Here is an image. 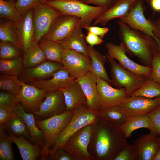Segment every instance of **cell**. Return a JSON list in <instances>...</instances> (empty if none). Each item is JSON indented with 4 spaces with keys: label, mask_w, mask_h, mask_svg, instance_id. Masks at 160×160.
<instances>
[{
    "label": "cell",
    "mask_w": 160,
    "mask_h": 160,
    "mask_svg": "<svg viewBox=\"0 0 160 160\" xmlns=\"http://www.w3.org/2000/svg\"><path fill=\"white\" fill-rule=\"evenodd\" d=\"M120 127L127 138L129 137L135 130L141 128H151V124L148 114L129 116L126 121Z\"/></svg>",
    "instance_id": "29"
},
{
    "label": "cell",
    "mask_w": 160,
    "mask_h": 160,
    "mask_svg": "<svg viewBox=\"0 0 160 160\" xmlns=\"http://www.w3.org/2000/svg\"><path fill=\"white\" fill-rule=\"evenodd\" d=\"M144 9L141 1L138 0L129 13L125 16L119 18V20L130 28L153 37L160 48V40L156 38L153 33L155 28L154 22L146 19L144 15Z\"/></svg>",
    "instance_id": "11"
},
{
    "label": "cell",
    "mask_w": 160,
    "mask_h": 160,
    "mask_svg": "<svg viewBox=\"0 0 160 160\" xmlns=\"http://www.w3.org/2000/svg\"><path fill=\"white\" fill-rule=\"evenodd\" d=\"M81 1L87 4H92L97 6L104 7L108 9L111 7L114 0H81Z\"/></svg>",
    "instance_id": "49"
},
{
    "label": "cell",
    "mask_w": 160,
    "mask_h": 160,
    "mask_svg": "<svg viewBox=\"0 0 160 160\" xmlns=\"http://www.w3.org/2000/svg\"><path fill=\"white\" fill-rule=\"evenodd\" d=\"M59 11L62 15H69L80 19V24L82 28L90 25L107 8L92 6L81 1L50 0L44 3Z\"/></svg>",
    "instance_id": "3"
},
{
    "label": "cell",
    "mask_w": 160,
    "mask_h": 160,
    "mask_svg": "<svg viewBox=\"0 0 160 160\" xmlns=\"http://www.w3.org/2000/svg\"><path fill=\"white\" fill-rule=\"evenodd\" d=\"M99 116L104 120L119 127L126 121L129 117L121 111L119 106L100 110Z\"/></svg>",
    "instance_id": "32"
},
{
    "label": "cell",
    "mask_w": 160,
    "mask_h": 160,
    "mask_svg": "<svg viewBox=\"0 0 160 160\" xmlns=\"http://www.w3.org/2000/svg\"><path fill=\"white\" fill-rule=\"evenodd\" d=\"M39 42L47 60L61 63L63 48L60 43L43 38Z\"/></svg>",
    "instance_id": "31"
},
{
    "label": "cell",
    "mask_w": 160,
    "mask_h": 160,
    "mask_svg": "<svg viewBox=\"0 0 160 160\" xmlns=\"http://www.w3.org/2000/svg\"><path fill=\"white\" fill-rule=\"evenodd\" d=\"M15 112L23 119L31 140L42 148L44 144V135L36 124L34 114L25 112L20 104L15 108Z\"/></svg>",
    "instance_id": "24"
},
{
    "label": "cell",
    "mask_w": 160,
    "mask_h": 160,
    "mask_svg": "<svg viewBox=\"0 0 160 160\" xmlns=\"http://www.w3.org/2000/svg\"><path fill=\"white\" fill-rule=\"evenodd\" d=\"M138 0H118L111 7L99 16L92 25L104 26L110 20L126 16L135 6Z\"/></svg>",
    "instance_id": "20"
},
{
    "label": "cell",
    "mask_w": 160,
    "mask_h": 160,
    "mask_svg": "<svg viewBox=\"0 0 160 160\" xmlns=\"http://www.w3.org/2000/svg\"><path fill=\"white\" fill-rule=\"evenodd\" d=\"M20 103L16 95L1 90L0 92V106L12 112Z\"/></svg>",
    "instance_id": "40"
},
{
    "label": "cell",
    "mask_w": 160,
    "mask_h": 160,
    "mask_svg": "<svg viewBox=\"0 0 160 160\" xmlns=\"http://www.w3.org/2000/svg\"><path fill=\"white\" fill-rule=\"evenodd\" d=\"M47 93L42 89L23 81L22 88L16 96L25 111L34 114L39 110Z\"/></svg>",
    "instance_id": "15"
},
{
    "label": "cell",
    "mask_w": 160,
    "mask_h": 160,
    "mask_svg": "<svg viewBox=\"0 0 160 160\" xmlns=\"http://www.w3.org/2000/svg\"><path fill=\"white\" fill-rule=\"evenodd\" d=\"M105 46L108 50L107 55L117 60L122 67L139 76L150 78L151 67L138 64L130 59L127 56L125 48L121 42L117 45L108 42L105 44Z\"/></svg>",
    "instance_id": "10"
},
{
    "label": "cell",
    "mask_w": 160,
    "mask_h": 160,
    "mask_svg": "<svg viewBox=\"0 0 160 160\" xmlns=\"http://www.w3.org/2000/svg\"><path fill=\"white\" fill-rule=\"evenodd\" d=\"M74 110L66 111L43 120L35 119L37 126L44 135V144L41 148V160H45L48 156L56 137L67 126L73 114Z\"/></svg>",
    "instance_id": "5"
},
{
    "label": "cell",
    "mask_w": 160,
    "mask_h": 160,
    "mask_svg": "<svg viewBox=\"0 0 160 160\" xmlns=\"http://www.w3.org/2000/svg\"><path fill=\"white\" fill-rule=\"evenodd\" d=\"M148 114L151 124L150 133L157 136H160V106Z\"/></svg>",
    "instance_id": "42"
},
{
    "label": "cell",
    "mask_w": 160,
    "mask_h": 160,
    "mask_svg": "<svg viewBox=\"0 0 160 160\" xmlns=\"http://www.w3.org/2000/svg\"><path fill=\"white\" fill-rule=\"evenodd\" d=\"M41 3V0H16L15 6L22 15Z\"/></svg>",
    "instance_id": "44"
},
{
    "label": "cell",
    "mask_w": 160,
    "mask_h": 160,
    "mask_svg": "<svg viewBox=\"0 0 160 160\" xmlns=\"http://www.w3.org/2000/svg\"><path fill=\"white\" fill-rule=\"evenodd\" d=\"M96 78L100 98V110L120 106L127 97L125 89L113 88L107 81L102 78L97 76H96Z\"/></svg>",
    "instance_id": "14"
},
{
    "label": "cell",
    "mask_w": 160,
    "mask_h": 160,
    "mask_svg": "<svg viewBox=\"0 0 160 160\" xmlns=\"http://www.w3.org/2000/svg\"><path fill=\"white\" fill-rule=\"evenodd\" d=\"M84 28L87 32H90L102 38L109 31L108 27H101L89 25L86 27Z\"/></svg>",
    "instance_id": "48"
},
{
    "label": "cell",
    "mask_w": 160,
    "mask_h": 160,
    "mask_svg": "<svg viewBox=\"0 0 160 160\" xmlns=\"http://www.w3.org/2000/svg\"><path fill=\"white\" fill-rule=\"evenodd\" d=\"M80 21L77 17L62 14L54 20L42 38L60 43L72 33Z\"/></svg>",
    "instance_id": "12"
},
{
    "label": "cell",
    "mask_w": 160,
    "mask_h": 160,
    "mask_svg": "<svg viewBox=\"0 0 160 160\" xmlns=\"http://www.w3.org/2000/svg\"><path fill=\"white\" fill-rule=\"evenodd\" d=\"M127 138L120 127L99 117L93 124L88 147L92 160H113Z\"/></svg>",
    "instance_id": "1"
},
{
    "label": "cell",
    "mask_w": 160,
    "mask_h": 160,
    "mask_svg": "<svg viewBox=\"0 0 160 160\" xmlns=\"http://www.w3.org/2000/svg\"><path fill=\"white\" fill-rule=\"evenodd\" d=\"M66 111L63 94L61 90L47 92L39 110L34 114L36 119L43 120Z\"/></svg>",
    "instance_id": "16"
},
{
    "label": "cell",
    "mask_w": 160,
    "mask_h": 160,
    "mask_svg": "<svg viewBox=\"0 0 160 160\" xmlns=\"http://www.w3.org/2000/svg\"><path fill=\"white\" fill-rule=\"evenodd\" d=\"M12 143L10 135L4 129L0 128V160H13Z\"/></svg>",
    "instance_id": "37"
},
{
    "label": "cell",
    "mask_w": 160,
    "mask_h": 160,
    "mask_svg": "<svg viewBox=\"0 0 160 160\" xmlns=\"http://www.w3.org/2000/svg\"><path fill=\"white\" fill-rule=\"evenodd\" d=\"M61 63L62 69L76 79L86 75L91 71L90 58L72 49L63 48Z\"/></svg>",
    "instance_id": "8"
},
{
    "label": "cell",
    "mask_w": 160,
    "mask_h": 160,
    "mask_svg": "<svg viewBox=\"0 0 160 160\" xmlns=\"http://www.w3.org/2000/svg\"><path fill=\"white\" fill-rule=\"evenodd\" d=\"M81 29L79 23L72 33L60 43L64 48L73 50L90 58L88 46Z\"/></svg>",
    "instance_id": "26"
},
{
    "label": "cell",
    "mask_w": 160,
    "mask_h": 160,
    "mask_svg": "<svg viewBox=\"0 0 160 160\" xmlns=\"http://www.w3.org/2000/svg\"><path fill=\"white\" fill-rule=\"evenodd\" d=\"M61 90L63 95L66 111L73 110L87 105V99L80 84L76 79L70 82Z\"/></svg>",
    "instance_id": "23"
},
{
    "label": "cell",
    "mask_w": 160,
    "mask_h": 160,
    "mask_svg": "<svg viewBox=\"0 0 160 160\" xmlns=\"http://www.w3.org/2000/svg\"></svg>",
    "instance_id": "57"
},
{
    "label": "cell",
    "mask_w": 160,
    "mask_h": 160,
    "mask_svg": "<svg viewBox=\"0 0 160 160\" xmlns=\"http://www.w3.org/2000/svg\"><path fill=\"white\" fill-rule=\"evenodd\" d=\"M23 64L24 68L36 66L47 60L39 42L33 41L23 52Z\"/></svg>",
    "instance_id": "28"
},
{
    "label": "cell",
    "mask_w": 160,
    "mask_h": 160,
    "mask_svg": "<svg viewBox=\"0 0 160 160\" xmlns=\"http://www.w3.org/2000/svg\"><path fill=\"white\" fill-rule=\"evenodd\" d=\"M93 124L84 127L75 133L63 147L74 160H92L89 152Z\"/></svg>",
    "instance_id": "7"
},
{
    "label": "cell",
    "mask_w": 160,
    "mask_h": 160,
    "mask_svg": "<svg viewBox=\"0 0 160 160\" xmlns=\"http://www.w3.org/2000/svg\"><path fill=\"white\" fill-rule=\"evenodd\" d=\"M113 160H137L136 151L134 145L127 143Z\"/></svg>",
    "instance_id": "41"
},
{
    "label": "cell",
    "mask_w": 160,
    "mask_h": 160,
    "mask_svg": "<svg viewBox=\"0 0 160 160\" xmlns=\"http://www.w3.org/2000/svg\"><path fill=\"white\" fill-rule=\"evenodd\" d=\"M0 40V41L11 42L23 50L17 34L15 23L10 20H1Z\"/></svg>",
    "instance_id": "33"
},
{
    "label": "cell",
    "mask_w": 160,
    "mask_h": 160,
    "mask_svg": "<svg viewBox=\"0 0 160 160\" xmlns=\"http://www.w3.org/2000/svg\"><path fill=\"white\" fill-rule=\"evenodd\" d=\"M67 1H80L81 0H61Z\"/></svg>",
    "instance_id": "54"
},
{
    "label": "cell",
    "mask_w": 160,
    "mask_h": 160,
    "mask_svg": "<svg viewBox=\"0 0 160 160\" xmlns=\"http://www.w3.org/2000/svg\"><path fill=\"white\" fill-rule=\"evenodd\" d=\"M16 113L0 106V127H1L10 120Z\"/></svg>",
    "instance_id": "46"
},
{
    "label": "cell",
    "mask_w": 160,
    "mask_h": 160,
    "mask_svg": "<svg viewBox=\"0 0 160 160\" xmlns=\"http://www.w3.org/2000/svg\"><path fill=\"white\" fill-rule=\"evenodd\" d=\"M22 82L19 79L17 75H1L0 89L17 95L22 88Z\"/></svg>",
    "instance_id": "38"
},
{
    "label": "cell",
    "mask_w": 160,
    "mask_h": 160,
    "mask_svg": "<svg viewBox=\"0 0 160 160\" xmlns=\"http://www.w3.org/2000/svg\"><path fill=\"white\" fill-rule=\"evenodd\" d=\"M118 23L119 38L127 53L137 57L143 65L151 67L154 54L160 49L156 40L141 31L130 28L120 20Z\"/></svg>",
    "instance_id": "2"
},
{
    "label": "cell",
    "mask_w": 160,
    "mask_h": 160,
    "mask_svg": "<svg viewBox=\"0 0 160 160\" xmlns=\"http://www.w3.org/2000/svg\"><path fill=\"white\" fill-rule=\"evenodd\" d=\"M61 63L48 60L34 67L23 69L21 73L22 81L28 82L52 77L57 71L62 68Z\"/></svg>",
    "instance_id": "17"
},
{
    "label": "cell",
    "mask_w": 160,
    "mask_h": 160,
    "mask_svg": "<svg viewBox=\"0 0 160 160\" xmlns=\"http://www.w3.org/2000/svg\"><path fill=\"white\" fill-rule=\"evenodd\" d=\"M154 22L155 28L153 33L155 36L160 40V17Z\"/></svg>",
    "instance_id": "50"
},
{
    "label": "cell",
    "mask_w": 160,
    "mask_h": 160,
    "mask_svg": "<svg viewBox=\"0 0 160 160\" xmlns=\"http://www.w3.org/2000/svg\"><path fill=\"white\" fill-rule=\"evenodd\" d=\"M102 38L89 31L87 32V35L85 37L86 43L92 47L101 44L103 42Z\"/></svg>",
    "instance_id": "47"
},
{
    "label": "cell",
    "mask_w": 160,
    "mask_h": 160,
    "mask_svg": "<svg viewBox=\"0 0 160 160\" xmlns=\"http://www.w3.org/2000/svg\"><path fill=\"white\" fill-rule=\"evenodd\" d=\"M150 78L160 84V49L155 52L151 63Z\"/></svg>",
    "instance_id": "43"
},
{
    "label": "cell",
    "mask_w": 160,
    "mask_h": 160,
    "mask_svg": "<svg viewBox=\"0 0 160 160\" xmlns=\"http://www.w3.org/2000/svg\"><path fill=\"white\" fill-rule=\"evenodd\" d=\"M50 0H41V3H44L45 1Z\"/></svg>",
    "instance_id": "55"
},
{
    "label": "cell",
    "mask_w": 160,
    "mask_h": 160,
    "mask_svg": "<svg viewBox=\"0 0 160 160\" xmlns=\"http://www.w3.org/2000/svg\"><path fill=\"white\" fill-rule=\"evenodd\" d=\"M23 58L21 57L11 60L0 59V73L1 75H20L23 69Z\"/></svg>",
    "instance_id": "36"
},
{
    "label": "cell",
    "mask_w": 160,
    "mask_h": 160,
    "mask_svg": "<svg viewBox=\"0 0 160 160\" xmlns=\"http://www.w3.org/2000/svg\"><path fill=\"white\" fill-rule=\"evenodd\" d=\"M33 12L34 41L39 42L54 20L62 14L56 9L45 3H40L35 7L33 9Z\"/></svg>",
    "instance_id": "9"
},
{
    "label": "cell",
    "mask_w": 160,
    "mask_h": 160,
    "mask_svg": "<svg viewBox=\"0 0 160 160\" xmlns=\"http://www.w3.org/2000/svg\"><path fill=\"white\" fill-rule=\"evenodd\" d=\"M133 145L137 160H153L160 147V136L143 134L135 140Z\"/></svg>",
    "instance_id": "18"
},
{
    "label": "cell",
    "mask_w": 160,
    "mask_h": 160,
    "mask_svg": "<svg viewBox=\"0 0 160 160\" xmlns=\"http://www.w3.org/2000/svg\"><path fill=\"white\" fill-rule=\"evenodd\" d=\"M140 96L152 99L160 96V84L148 79L140 88L131 93L129 97Z\"/></svg>",
    "instance_id": "34"
},
{
    "label": "cell",
    "mask_w": 160,
    "mask_h": 160,
    "mask_svg": "<svg viewBox=\"0 0 160 160\" xmlns=\"http://www.w3.org/2000/svg\"><path fill=\"white\" fill-rule=\"evenodd\" d=\"M115 1L118 0H114ZM141 0V1H146V2H147L148 3H149L150 4V1H151V0Z\"/></svg>",
    "instance_id": "53"
},
{
    "label": "cell",
    "mask_w": 160,
    "mask_h": 160,
    "mask_svg": "<svg viewBox=\"0 0 160 160\" xmlns=\"http://www.w3.org/2000/svg\"><path fill=\"white\" fill-rule=\"evenodd\" d=\"M21 49L9 42H0V58L4 60L15 59L21 57Z\"/></svg>",
    "instance_id": "39"
},
{
    "label": "cell",
    "mask_w": 160,
    "mask_h": 160,
    "mask_svg": "<svg viewBox=\"0 0 160 160\" xmlns=\"http://www.w3.org/2000/svg\"><path fill=\"white\" fill-rule=\"evenodd\" d=\"M22 16L16 7L14 1L11 0H0L1 18H6L15 23L19 21Z\"/></svg>",
    "instance_id": "35"
},
{
    "label": "cell",
    "mask_w": 160,
    "mask_h": 160,
    "mask_svg": "<svg viewBox=\"0 0 160 160\" xmlns=\"http://www.w3.org/2000/svg\"><path fill=\"white\" fill-rule=\"evenodd\" d=\"M18 37L23 52L34 41V30L33 9L23 15L21 19L15 23Z\"/></svg>",
    "instance_id": "22"
},
{
    "label": "cell",
    "mask_w": 160,
    "mask_h": 160,
    "mask_svg": "<svg viewBox=\"0 0 160 160\" xmlns=\"http://www.w3.org/2000/svg\"><path fill=\"white\" fill-rule=\"evenodd\" d=\"M88 52L91 59L90 71L96 76L102 78L113 85L105 67L107 57L95 49L93 47L88 46Z\"/></svg>",
    "instance_id": "25"
},
{
    "label": "cell",
    "mask_w": 160,
    "mask_h": 160,
    "mask_svg": "<svg viewBox=\"0 0 160 160\" xmlns=\"http://www.w3.org/2000/svg\"><path fill=\"white\" fill-rule=\"evenodd\" d=\"M76 79L62 68L56 71L50 79L31 81L28 83L47 93L60 90L71 81Z\"/></svg>",
    "instance_id": "21"
},
{
    "label": "cell",
    "mask_w": 160,
    "mask_h": 160,
    "mask_svg": "<svg viewBox=\"0 0 160 160\" xmlns=\"http://www.w3.org/2000/svg\"><path fill=\"white\" fill-rule=\"evenodd\" d=\"M12 0L15 2V1L16 0Z\"/></svg>",
    "instance_id": "56"
},
{
    "label": "cell",
    "mask_w": 160,
    "mask_h": 160,
    "mask_svg": "<svg viewBox=\"0 0 160 160\" xmlns=\"http://www.w3.org/2000/svg\"><path fill=\"white\" fill-rule=\"evenodd\" d=\"M74 160V158L63 148L57 150L52 155H49L46 160Z\"/></svg>",
    "instance_id": "45"
},
{
    "label": "cell",
    "mask_w": 160,
    "mask_h": 160,
    "mask_svg": "<svg viewBox=\"0 0 160 160\" xmlns=\"http://www.w3.org/2000/svg\"><path fill=\"white\" fill-rule=\"evenodd\" d=\"M0 128L4 129L8 133L13 135L17 137L23 136L31 140L23 119L16 113L10 120L3 126L0 127Z\"/></svg>",
    "instance_id": "30"
},
{
    "label": "cell",
    "mask_w": 160,
    "mask_h": 160,
    "mask_svg": "<svg viewBox=\"0 0 160 160\" xmlns=\"http://www.w3.org/2000/svg\"><path fill=\"white\" fill-rule=\"evenodd\" d=\"M106 57L111 66L112 85L117 88H125L127 97L141 87L148 79L135 75L122 67L115 59L107 55Z\"/></svg>",
    "instance_id": "6"
},
{
    "label": "cell",
    "mask_w": 160,
    "mask_h": 160,
    "mask_svg": "<svg viewBox=\"0 0 160 160\" xmlns=\"http://www.w3.org/2000/svg\"><path fill=\"white\" fill-rule=\"evenodd\" d=\"M150 4L156 11H160V0H151Z\"/></svg>",
    "instance_id": "51"
},
{
    "label": "cell",
    "mask_w": 160,
    "mask_h": 160,
    "mask_svg": "<svg viewBox=\"0 0 160 160\" xmlns=\"http://www.w3.org/2000/svg\"><path fill=\"white\" fill-rule=\"evenodd\" d=\"M99 112L91 110L86 105L74 109L70 121L55 139L49 155L53 154L58 148H63L71 137L79 130L88 124H94L99 117Z\"/></svg>",
    "instance_id": "4"
},
{
    "label": "cell",
    "mask_w": 160,
    "mask_h": 160,
    "mask_svg": "<svg viewBox=\"0 0 160 160\" xmlns=\"http://www.w3.org/2000/svg\"><path fill=\"white\" fill-rule=\"evenodd\" d=\"M76 80L81 85L85 95L87 108L92 111H99L100 98L96 76L90 71L86 75Z\"/></svg>",
    "instance_id": "19"
},
{
    "label": "cell",
    "mask_w": 160,
    "mask_h": 160,
    "mask_svg": "<svg viewBox=\"0 0 160 160\" xmlns=\"http://www.w3.org/2000/svg\"><path fill=\"white\" fill-rule=\"evenodd\" d=\"M9 134L12 143L18 148L23 160H35L41 156V148L39 145L31 144L23 136L17 137Z\"/></svg>",
    "instance_id": "27"
},
{
    "label": "cell",
    "mask_w": 160,
    "mask_h": 160,
    "mask_svg": "<svg viewBox=\"0 0 160 160\" xmlns=\"http://www.w3.org/2000/svg\"><path fill=\"white\" fill-rule=\"evenodd\" d=\"M153 160H160V147L156 152Z\"/></svg>",
    "instance_id": "52"
},
{
    "label": "cell",
    "mask_w": 160,
    "mask_h": 160,
    "mask_svg": "<svg viewBox=\"0 0 160 160\" xmlns=\"http://www.w3.org/2000/svg\"><path fill=\"white\" fill-rule=\"evenodd\" d=\"M160 106V96L152 99L140 96L126 98L119 106L121 111L128 116L148 114Z\"/></svg>",
    "instance_id": "13"
}]
</instances>
